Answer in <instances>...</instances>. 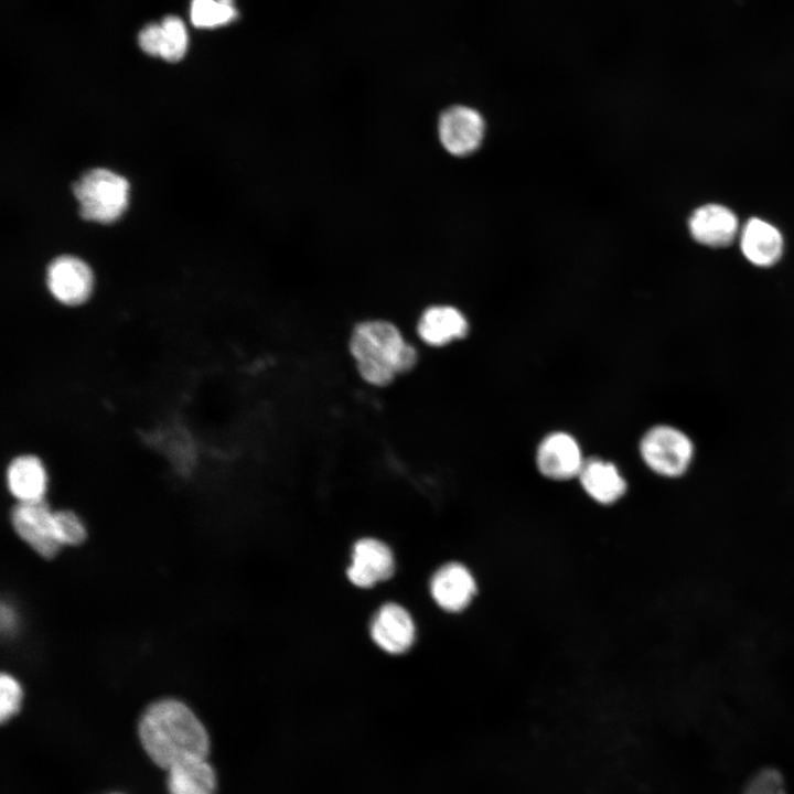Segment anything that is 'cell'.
Instances as JSON below:
<instances>
[{
    "instance_id": "1",
    "label": "cell",
    "mask_w": 794,
    "mask_h": 794,
    "mask_svg": "<svg viewBox=\"0 0 794 794\" xmlns=\"http://www.w3.org/2000/svg\"><path fill=\"white\" fill-rule=\"evenodd\" d=\"M139 737L150 759L165 770L186 760L206 759L210 750L203 723L175 699H162L146 709Z\"/></svg>"
},
{
    "instance_id": "2",
    "label": "cell",
    "mask_w": 794,
    "mask_h": 794,
    "mask_svg": "<svg viewBox=\"0 0 794 794\" xmlns=\"http://www.w3.org/2000/svg\"><path fill=\"white\" fill-rule=\"evenodd\" d=\"M348 351L360 377L378 388L412 371L418 362L416 347L396 324L383 319L357 323L350 335Z\"/></svg>"
},
{
    "instance_id": "3",
    "label": "cell",
    "mask_w": 794,
    "mask_h": 794,
    "mask_svg": "<svg viewBox=\"0 0 794 794\" xmlns=\"http://www.w3.org/2000/svg\"><path fill=\"white\" fill-rule=\"evenodd\" d=\"M73 192L84 219L109 224L120 218L127 208L129 183L110 170L96 168L73 184Z\"/></svg>"
},
{
    "instance_id": "4",
    "label": "cell",
    "mask_w": 794,
    "mask_h": 794,
    "mask_svg": "<svg viewBox=\"0 0 794 794\" xmlns=\"http://www.w3.org/2000/svg\"><path fill=\"white\" fill-rule=\"evenodd\" d=\"M639 453L647 469L658 476L680 478L695 458L691 438L679 428L659 423L648 428L640 439Z\"/></svg>"
},
{
    "instance_id": "5",
    "label": "cell",
    "mask_w": 794,
    "mask_h": 794,
    "mask_svg": "<svg viewBox=\"0 0 794 794\" xmlns=\"http://www.w3.org/2000/svg\"><path fill=\"white\" fill-rule=\"evenodd\" d=\"M485 124L481 114L465 105L446 108L438 117L437 136L441 147L453 157H466L482 143Z\"/></svg>"
},
{
    "instance_id": "6",
    "label": "cell",
    "mask_w": 794,
    "mask_h": 794,
    "mask_svg": "<svg viewBox=\"0 0 794 794\" xmlns=\"http://www.w3.org/2000/svg\"><path fill=\"white\" fill-rule=\"evenodd\" d=\"M586 461L577 438L568 431L555 430L540 439L535 462L539 473L554 481L578 478Z\"/></svg>"
},
{
    "instance_id": "7",
    "label": "cell",
    "mask_w": 794,
    "mask_h": 794,
    "mask_svg": "<svg viewBox=\"0 0 794 794\" xmlns=\"http://www.w3.org/2000/svg\"><path fill=\"white\" fill-rule=\"evenodd\" d=\"M46 286L56 301L76 307L87 301L93 291V271L77 257L60 256L47 267Z\"/></svg>"
},
{
    "instance_id": "8",
    "label": "cell",
    "mask_w": 794,
    "mask_h": 794,
    "mask_svg": "<svg viewBox=\"0 0 794 794\" xmlns=\"http://www.w3.org/2000/svg\"><path fill=\"white\" fill-rule=\"evenodd\" d=\"M10 518L17 534L37 554L54 557L61 545L55 538L53 512L44 500L18 502L11 509Z\"/></svg>"
},
{
    "instance_id": "9",
    "label": "cell",
    "mask_w": 794,
    "mask_h": 794,
    "mask_svg": "<svg viewBox=\"0 0 794 794\" xmlns=\"http://www.w3.org/2000/svg\"><path fill=\"white\" fill-rule=\"evenodd\" d=\"M737 214L720 203H706L695 208L688 217V230L698 244L722 248L733 243L740 233Z\"/></svg>"
},
{
    "instance_id": "10",
    "label": "cell",
    "mask_w": 794,
    "mask_h": 794,
    "mask_svg": "<svg viewBox=\"0 0 794 794\" xmlns=\"http://www.w3.org/2000/svg\"><path fill=\"white\" fill-rule=\"evenodd\" d=\"M419 339L431 347H443L464 339L470 330L466 315L451 304H432L417 321Z\"/></svg>"
},
{
    "instance_id": "11",
    "label": "cell",
    "mask_w": 794,
    "mask_h": 794,
    "mask_svg": "<svg viewBox=\"0 0 794 794\" xmlns=\"http://www.w3.org/2000/svg\"><path fill=\"white\" fill-rule=\"evenodd\" d=\"M395 560L387 545L375 538L360 539L353 548L352 564L347 569L350 581L360 588H371L389 579Z\"/></svg>"
},
{
    "instance_id": "12",
    "label": "cell",
    "mask_w": 794,
    "mask_h": 794,
    "mask_svg": "<svg viewBox=\"0 0 794 794\" xmlns=\"http://www.w3.org/2000/svg\"><path fill=\"white\" fill-rule=\"evenodd\" d=\"M739 242L743 257L760 268L776 265L784 253L781 230L761 217H751L742 225Z\"/></svg>"
},
{
    "instance_id": "13",
    "label": "cell",
    "mask_w": 794,
    "mask_h": 794,
    "mask_svg": "<svg viewBox=\"0 0 794 794\" xmlns=\"http://www.w3.org/2000/svg\"><path fill=\"white\" fill-rule=\"evenodd\" d=\"M416 629L411 615L397 603L379 608L371 623V636L383 651L401 654L414 644Z\"/></svg>"
},
{
    "instance_id": "14",
    "label": "cell",
    "mask_w": 794,
    "mask_h": 794,
    "mask_svg": "<svg viewBox=\"0 0 794 794\" xmlns=\"http://www.w3.org/2000/svg\"><path fill=\"white\" fill-rule=\"evenodd\" d=\"M475 581L466 567L449 562L440 567L430 581V592L437 604L449 612L465 609L475 594Z\"/></svg>"
},
{
    "instance_id": "15",
    "label": "cell",
    "mask_w": 794,
    "mask_h": 794,
    "mask_svg": "<svg viewBox=\"0 0 794 794\" xmlns=\"http://www.w3.org/2000/svg\"><path fill=\"white\" fill-rule=\"evenodd\" d=\"M577 479L593 501L604 505L615 503L627 490V482L619 466L600 457L586 458Z\"/></svg>"
},
{
    "instance_id": "16",
    "label": "cell",
    "mask_w": 794,
    "mask_h": 794,
    "mask_svg": "<svg viewBox=\"0 0 794 794\" xmlns=\"http://www.w3.org/2000/svg\"><path fill=\"white\" fill-rule=\"evenodd\" d=\"M6 484L18 502L43 500L47 484L43 462L31 453L13 457L6 469Z\"/></svg>"
},
{
    "instance_id": "17",
    "label": "cell",
    "mask_w": 794,
    "mask_h": 794,
    "mask_svg": "<svg viewBox=\"0 0 794 794\" xmlns=\"http://www.w3.org/2000/svg\"><path fill=\"white\" fill-rule=\"evenodd\" d=\"M170 794H214L216 775L206 759H192L168 769Z\"/></svg>"
},
{
    "instance_id": "18",
    "label": "cell",
    "mask_w": 794,
    "mask_h": 794,
    "mask_svg": "<svg viewBox=\"0 0 794 794\" xmlns=\"http://www.w3.org/2000/svg\"><path fill=\"white\" fill-rule=\"evenodd\" d=\"M237 15L233 0H192L190 17L196 28H215L232 22Z\"/></svg>"
},
{
    "instance_id": "19",
    "label": "cell",
    "mask_w": 794,
    "mask_h": 794,
    "mask_svg": "<svg viewBox=\"0 0 794 794\" xmlns=\"http://www.w3.org/2000/svg\"><path fill=\"white\" fill-rule=\"evenodd\" d=\"M160 57L169 62L180 61L187 49V32L179 17L169 15L161 22Z\"/></svg>"
},
{
    "instance_id": "20",
    "label": "cell",
    "mask_w": 794,
    "mask_h": 794,
    "mask_svg": "<svg viewBox=\"0 0 794 794\" xmlns=\"http://www.w3.org/2000/svg\"><path fill=\"white\" fill-rule=\"evenodd\" d=\"M55 538L62 545H78L86 538V529L79 517L71 511L53 512Z\"/></svg>"
},
{
    "instance_id": "21",
    "label": "cell",
    "mask_w": 794,
    "mask_h": 794,
    "mask_svg": "<svg viewBox=\"0 0 794 794\" xmlns=\"http://www.w3.org/2000/svg\"><path fill=\"white\" fill-rule=\"evenodd\" d=\"M21 700L20 684L13 676L3 673L0 678V719L2 722L19 711Z\"/></svg>"
},
{
    "instance_id": "22",
    "label": "cell",
    "mask_w": 794,
    "mask_h": 794,
    "mask_svg": "<svg viewBox=\"0 0 794 794\" xmlns=\"http://www.w3.org/2000/svg\"><path fill=\"white\" fill-rule=\"evenodd\" d=\"M161 24L151 23L144 26L139 34L140 47L150 55L159 56L161 47Z\"/></svg>"
},
{
    "instance_id": "23",
    "label": "cell",
    "mask_w": 794,
    "mask_h": 794,
    "mask_svg": "<svg viewBox=\"0 0 794 794\" xmlns=\"http://www.w3.org/2000/svg\"><path fill=\"white\" fill-rule=\"evenodd\" d=\"M744 794H783V788L776 776L764 773L750 781Z\"/></svg>"
},
{
    "instance_id": "24",
    "label": "cell",
    "mask_w": 794,
    "mask_h": 794,
    "mask_svg": "<svg viewBox=\"0 0 794 794\" xmlns=\"http://www.w3.org/2000/svg\"><path fill=\"white\" fill-rule=\"evenodd\" d=\"M17 624V615L10 605L1 607V626L3 631L11 632Z\"/></svg>"
}]
</instances>
